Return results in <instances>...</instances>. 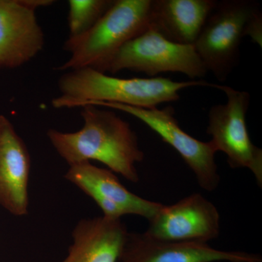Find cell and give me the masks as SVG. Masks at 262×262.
Returning a JSON list of instances; mask_svg holds the SVG:
<instances>
[{
    "label": "cell",
    "mask_w": 262,
    "mask_h": 262,
    "mask_svg": "<svg viewBox=\"0 0 262 262\" xmlns=\"http://www.w3.org/2000/svg\"><path fill=\"white\" fill-rule=\"evenodd\" d=\"M259 4L251 0L218 2L207 19L194 49L208 72L225 82L239 62L241 42L261 15Z\"/></svg>",
    "instance_id": "4"
},
{
    "label": "cell",
    "mask_w": 262,
    "mask_h": 262,
    "mask_svg": "<svg viewBox=\"0 0 262 262\" xmlns=\"http://www.w3.org/2000/svg\"><path fill=\"white\" fill-rule=\"evenodd\" d=\"M124 70L144 72L151 77L179 72L191 80L203 78L208 72L194 46L171 42L151 29L124 45L108 62L104 73Z\"/></svg>",
    "instance_id": "5"
},
{
    "label": "cell",
    "mask_w": 262,
    "mask_h": 262,
    "mask_svg": "<svg viewBox=\"0 0 262 262\" xmlns=\"http://www.w3.org/2000/svg\"><path fill=\"white\" fill-rule=\"evenodd\" d=\"M92 105L119 110L136 117L160 136L163 141L175 149L195 175L205 190H215L220 177L215 162V148L210 141L203 142L183 130L174 115L171 106L143 108L115 103H95Z\"/></svg>",
    "instance_id": "7"
},
{
    "label": "cell",
    "mask_w": 262,
    "mask_h": 262,
    "mask_svg": "<svg viewBox=\"0 0 262 262\" xmlns=\"http://www.w3.org/2000/svg\"><path fill=\"white\" fill-rule=\"evenodd\" d=\"M64 178L92 198L103 216L111 220L136 215L150 221L163 206L130 192L113 171L95 166L91 162L70 165Z\"/></svg>",
    "instance_id": "8"
},
{
    "label": "cell",
    "mask_w": 262,
    "mask_h": 262,
    "mask_svg": "<svg viewBox=\"0 0 262 262\" xmlns=\"http://www.w3.org/2000/svg\"><path fill=\"white\" fill-rule=\"evenodd\" d=\"M218 1L151 0L150 28L171 42L194 46Z\"/></svg>",
    "instance_id": "14"
},
{
    "label": "cell",
    "mask_w": 262,
    "mask_h": 262,
    "mask_svg": "<svg viewBox=\"0 0 262 262\" xmlns=\"http://www.w3.org/2000/svg\"><path fill=\"white\" fill-rule=\"evenodd\" d=\"M126 226L104 216L79 221L72 232L73 244L62 262H117L126 241Z\"/></svg>",
    "instance_id": "13"
},
{
    "label": "cell",
    "mask_w": 262,
    "mask_h": 262,
    "mask_svg": "<svg viewBox=\"0 0 262 262\" xmlns=\"http://www.w3.org/2000/svg\"><path fill=\"white\" fill-rule=\"evenodd\" d=\"M35 10L25 0H0V70L18 68L42 51Z\"/></svg>",
    "instance_id": "10"
},
{
    "label": "cell",
    "mask_w": 262,
    "mask_h": 262,
    "mask_svg": "<svg viewBox=\"0 0 262 262\" xmlns=\"http://www.w3.org/2000/svg\"><path fill=\"white\" fill-rule=\"evenodd\" d=\"M60 96L52 100L55 108L82 107L95 103H115L143 108L179 99L182 89L209 86L204 80L176 82L165 77L118 78L91 68L68 71L58 80Z\"/></svg>",
    "instance_id": "2"
},
{
    "label": "cell",
    "mask_w": 262,
    "mask_h": 262,
    "mask_svg": "<svg viewBox=\"0 0 262 262\" xmlns=\"http://www.w3.org/2000/svg\"><path fill=\"white\" fill-rule=\"evenodd\" d=\"M30 154L8 117L0 115V206L11 214H28Z\"/></svg>",
    "instance_id": "12"
},
{
    "label": "cell",
    "mask_w": 262,
    "mask_h": 262,
    "mask_svg": "<svg viewBox=\"0 0 262 262\" xmlns=\"http://www.w3.org/2000/svg\"><path fill=\"white\" fill-rule=\"evenodd\" d=\"M122 262H262L260 255L215 249L206 243L159 241L145 233L128 232Z\"/></svg>",
    "instance_id": "11"
},
{
    "label": "cell",
    "mask_w": 262,
    "mask_h": 262,
    "mask_svg": "<svg viewBox=\"0 0 262 262\" xmlns=\"http://www.w3.org/2000/svg\"><path fill=\"white\" fill-rule=\"evenodd\" d=\"M151 0H115L85 34L67 39L68 61L57 70L91 68L104 73L110 60L127 42L150 28Z\"/></svg>",
    "instance_id": "3"
},
{
    "label": "cell",
    "mask_w": 262,
    "mask_h": 262,
    "mask_svg": "<svg viewBox=\"0 0 262 262\" xmlns=\"http://www.w3.org/2000/svg\"><path fill=\"white\" fill-rule=\"evenodd\" d=\"M83 127L72 133L50 129L48 138L69 165L96 160L131 182L139 181L136 164L144 154L128 122L100 106H82Z\"/></svg>",
    "instance_id": "1"
},
{
    "label": "cell",
    "mask_w": 262,
    "mask_h": 262,
    "mask_svg": "<svg viewBox=\"0 0 262 262\" xmlns=\"http://www.w3.org/2000/svg\"><path fill=\"white\" fill-rule=\"evenodd\" d=\"M115 0H70L68 24L70 38L85 34L113 5Z\"/></svg>",
    "instance_id": "15"
},
{
    "label": "cell",
    "mask_w": 262,
    "mask_h": 262,
    "mask_svg": "<svg viewBox=\"0 0 262 262\" xmlns=\"http://www.w3.org/2000/svg\"><path fill=\"white\" fill-rule=\"evenodd\" d=\"M144 232L152 238L170 242L207 243L220 232L216 207L201 195L193 194L171 206H163Z\"/></svg>",
    "instance_id": "9"
},
{
    "label": "cell",
    "mask_w": 262,
    "mask_h": 262,
    "mask_svg": "<svg viewBox=\"0 0 262 262\" xmlns=\"http://www.w3.org/2000/svg\"><path fill=\"white\" fill-rule=\"evenodd\" d=\"M227 96L225 104L212 106L208 113L207 134L215 151L225 153L232 168L249 169L258 186H262V150L253 144L246 125L251 96L246 91L211 84Z\"/></svg>",
    "instance_id": "6"
}]
</instances>
